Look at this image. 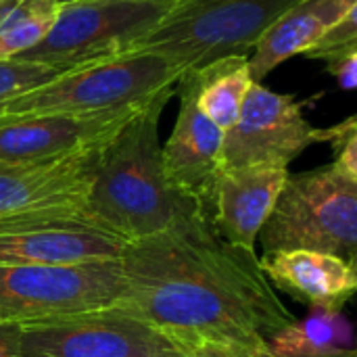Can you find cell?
Returning <instances> with one entry per match:
<instances>
[{
	"mask_svg": "<svg viewBox=\"0 0 357 357\" xmlns=\"http://www.w3.org/2000/svg\"><path fill=\"white\" fill-rule=\"evenodd\" d=\"M123 295L111 307L159 333L186 357H259L297 322L257 253L222 241L205 215L126 243Z\"/></svg>",
	"mask_w": 357,
	"mask_h": 357,
	"instance_id": "6da1fadb",
	"label": "cell"
},
{
	"mask_svg": "<svg viewBox=\"0 0 357 357\" xmlns=\"http://www.w3.org/2000/svg\"><path fill=\"white\" fill-rule=\"evenodd\" d=\"M174 94L176 84L157 92L105 142L90 190L77 207V218L90 228L134 243L205 215L163 176L159 121Z\"/></svg>",
	"mask_w": 357,
	"mask_h": 357,
	"instance_id": "7a4b0ae2",
	"label": "cell"
},
{
	"mask_svg": "<svg viewBox=\"0 0 357 357\" xmlns=\"http://www.w3.org/2000/svg\"><path fill=\"white\" fill-rule=\"evenodd\" d=\"M257 241L264 253L320 251L356 261L357 182L333 165L289 174Z\"/></svg>",
	"mask_w": 357,
	"mask_h": 357,
	"instance_id": "3957f363",
	"label": "cell"
},
{
	"mask_svg": "<svg viewBox=\"0 0 357 357\" xmlns=\"http://www.w3.org/2000/svg\"><path fill=\"white\" fill-rule=\"evenodd\" d=\"M297 2L184 0L134 50L157 52L180 73L226 56H249L268 27Z\"/></svg>",
	"mask_w": 357,
	"mask_h": 357,
	"instance_id": "277c9868",
	"label": "cell"
},
{
	"mask_svg": "<svg viewBox=\"0 0 357 357\" xmlns=\"http://www.w3.org/2000/svg\"><path fill=\"white\" fill-rule=\"evenodd\" d=\"M184 0H61L46 38L15 59L61 71L132 52Z\"/></svg>",
	"mask_w": 357,
	"mask_h": 357,
	"instance_id": "5b68a950",
	"label": "cell"
},
{
	"mask_svg": "<svg viewBox=\"0 0 357 357\" xmlns=\"http://www.w3.org/2000/svg\"><path fill=\"white\" fill-rule=\"evenodd\" d=\"M178 77L180 71L161 54L134 50L63 71L54 79L8 100L4 117L48 113L92 115L128 109L174 86Z\"/></svg>",
	"mask_w": 357,
	"mask_h": 357,
	"instance_id": "8992f818",
	"label": "cell"
},
{
	"mask_svg": "<svg viewBox=\"0 0 357 357\" xmlns=\"http://www.w3.org/2000/svg\"><path fill=\"white\" fill-rule=\"evenodd\" d=\"M123 295L119 259L0 266V322L33 324L111 310Z\"/></svg>",
	"mask_w": 357,
	"mask_h": 357,
	"instance_id": "52a82bcc",
	"label": "cell"
},
{
	"mask_svg": "<svg viewBox=\"0 0 357 357\" xmlns=\"http://www.w3.org/2000/svg\"><path fill=\"white\" fill-rule=\"evenodd\" d=\"M328 142V128H314L303 102L253 84L236 123L224 132L222 169L289 165L310 146Z\"/></svg>",
	"mask_w": 357,
	"mask_h": 357,
	"instance_id": "ba28073f",
	"label": "cell"
},
{
	"mask_svg": "<svg viewBox=\"0 0 357 357\" xmlns=\"http://www.w3.org/2000/svg\"><path fill=\"white\" fill-rule=\"evenodd\" d=\"M172 349L151 326L115 310L23 324L19 335L21 357H149Z\"/></svg>",
	"mask_w": 357,
	"mask_h": 357,
	"instance_id": "9c48e42d",
	"label": "cell"
},
{
	"mask_svg": "<svg viewBox=\"0 0 357 357\" xmlns=\"http://www.w3.org/2000/svg\"><path fill=\"white\" fill-rule=\"evenodd\" d=\"M123 241L90 228L77 207L0 218V266H69L119 259Z\"/></svg>",
	"mask_w": 357,
	"mask_h": 357,
	"instance_id": "30bf717a",
	"label": "cell"
},
{
	"mask_svg": "<svg viewBox=\"0 0 357 357\" xmlns=\"http://www.w3.org/2000/svg\"><path fill=\"white\" fill-rule=\"evenodd\" d=\"M176 94L180 98L178 117L165 146H161L163 176L176 192L192 199L205 211L215 178L222 172L224 132L197 107L195 71L180 73Z\"/></svg>",
	"mask_w": 357,
	"mask_h": 357,
	"instance_id": "8fae6325",
	"label": "cell"
},
{
	"mask_svg": "<svg viewBox=\"0 0 357 357\" xmlns=\"http://www.w3.org/2000/svg\"><path fill=\"white\" fill-rule=\"evenodd\" d=\"M102 146L48 161H0V218L79 207L90 190Z\"/></svg>",
	"mask_w": 357,
	"mask_h": 357,
	"instance_id": "7c38bea8",
	"label": "cell"
},
{
	"mask_svg": "<svg viewBox=\"0 0 357 357\" xmlns=\"http://www.w3.org/2000/svg\"><path fill=\"white\" fill-rule=\"evenodd\" d=\"M144 102L92 115L48 113L0 117V161H48L105 144Z\"/></svg>",
	"mask_w": 357,
	"mask_h": 357,
	"instance_id": "4fadbf2b",
	"label": "cell"
},
{
	"mask_svg": "<svg viewBox=\"0 0 357 357\" xmlns=\"http://www.w3.org/2000/svg\"><path fill=\"white\" fill-rule=\"evenodd\" d=\"M289 169L236 167L222 169L211 188L205 213L215 234L249 253L272 213Z\"/></svg>",
	"mask_w": 357,
	"mask_h": 357,
	"instance_id": "5bb4252c",
	"label": "cell"
},
{
	"mask_svg": "<svg viewBox=\"0 0 357 357\" xmlns=\"http://www.w3.org/2000/svg\"><path fill=\"white\" fill-rule=\"evenodd\" d=\"M259 268L272 289L324 314H341L357 291L356 261L320 251L264 253Z\"/></svg>",
	"mask_w": 357,
	"mask_h": 357,
	"instance_id": "9a60e30c",
	"label": "cell"
},
{
	"mask_svg": "<svg viewBox=\"0 0 357 357\" xmlns=\"http://www.w3.org/2000/svg\"><path fill=\"white\" fill-rule=\"evenodd\" d=\"M354 6H357V0H299L291 6L268 27L253 48V56H249L253 82L261 84L280 63L303 54Z\"/></svg>",
	"mask_w": 357,
	"mask_h": 357,
	"instance_id": "2e32d148",
	"label": "cell"
},
{
	"mask_svg": "<svg viewBox=\"0 0 357 357\" xmlns=\"http://www.w3.org/2000/svg\"><path fill=\"white\" fill-rule=\"evenodd\" d=\"M195 71L197 107L222 132L230 130L245 105L247 92L255 84L249 56H226Z\"/></svg>",
	"mask_w": 357,
	"mask_h": 357,
	"instance_id": "e0dca14e",
	"label": "cell"
},
{
	"mask_svg": "<svg viewBox=\"0 0 357 357\" xmlns=\"http://www.w3.org/2000/svg\"><path fill=\"white\" fill-rule=\"evenodd\" d=\"M349 326L341 314L320 312L307 322H293L276 333L268 343V354L276 357H316L354 349Z\"/></svg>",
	"mask_w": 357,
	"mask_h": 357,
	"instance_id": "ac0fdd59",
	"label": "cell"
},
{
	"mask_svg": "<svg viewBox=\"0 0 357 357\" xmlns=\"http://www.w3.org/2000/svg\"><path fill=\"white\" fill-rule=\"evenodd\" d=\"M61 0H0V61L40 44L50 31Z\"/></svg>",
	"mask_w": 357,
	"mask_h": 357,
	"instance_id": "d6986e66",
	"label": "cell"
},
{
	"mask_svg": "<svg viewBox=\"0 0 357 357\" xmlns=\"http://www.w3.org/2000/svg\"><path fill=\"white\" fill-rule=\"evenodd\" d=\"M63 71L44 63L21 61V59H4L0 61V102H8L50 79L61 75Z\"/></svg>",
	"mask_w": 357,
	"mask_h": 357,
	"instance_id": "ffe728a7",
	"label": "cell"
},
{
	"mask_svg": "<svg viewBox=\"0 0 357 357\" xmlns=\"http://www.w3.org/2000/svg\"><path fill=\"white\" fill-rule=\"evenodd\" d=\"M357 52V6L333 23L303 54L318 61H335Z\"/></svg>",
	"mask_w": 357,
	"mask_h": 357,
	"instance_id": "44dd1931",
	"label": "cell"
},
{
	"mask_svg": "<svg viewBox=\"0 0 357 357\" xmlns=\"http://www.w3.org/2000/svg\"><path fill=\"white\" fill-rule=\"evenodd\" d=\"M328 142L335 149L331 163L339 174L357 182V119L351 115L345 121L328 128Z\"/></svg>",
	"mask_w": 357,
	"mask_h": 357,
	"instance_id": "7402d4cb",
	"label": "cell"
},
{
	"mask_svg": "<svg viewBox=\"0 0 357 357\" xmlns=\"http://www.w3.org/2000/svg\"><path fill=\"white\" fill-rule=\"evenodd\" d=\"M326 71L337 79L343 90H354L357 86V52L326 63Z\"/></svg>",
	"mask_w": 357,
	"mask_h": 357,
	"instance_id": "603a6c76",
	"label": "cell"
},
{
	"mask_svg": "<svg viewBox=\"0 0 357 357\" xmlns=\"http://www.w3.org/2000/svg\"><path fill=\"white\" fill-rule=\"evenodd\" d=\"M19 335H21V324L0 322V357H21Z\"/></svg>",
	"mask_w": 357,
	"mask_h": 357,
	"instance_id": "cb8c5ba5",
	"label": "cell"
},
{
	"mask_svg": "<svg viewBox=\"0 0 357 357\" xmlns=\"http://www.w3.org/2000/svg\"><path fill=\"white\" fill-rule=\"evenodd\" d=\"M259 357H276V356H270V354L266 351V354H261ZM316 357H357V356L354 349H345V351H335V354H326V356H316Z\"/></svg>",
	"mask_w": 357,
	"mask_h": 357,
	"instance_id": "d4e9b609",
	"label": "cell"
},
{
	"mask_svg": "<svg viewBox=\"0 0 357 357\" xmlns=\"http://www.w3.org/2000/svg\"><path fill=\"white\" fill-rule=\"evenodd\" d=\"M149 357H186L184 354H180V351H161V354H155V356H149Z\"/></svg>",
	"mask_w": 357,
	"mask_h": 357,
	"instance_id": "484cf974",
	"label": "cell"
},
{
	"mask_svg": "<svg viewBox=\"0 0 357 357\" xmlns=\"http://www.w3.org/2000/svg\"><path fill=\"white\" fill-rule=\"evenodd\" d=\"M4 109H6V102H0V117H4Z\"/></svg>",
	"mask_w": 357,
	"mask_h": 357,
	"instance_id": "4316f807",
	"label": "cell"
}]
</instances>
